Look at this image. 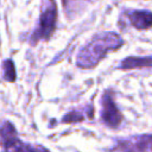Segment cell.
<instances>
[{"instance_id": "cell-1", "label": "cell", "mask_w": 152, "mask_h": 152, "mask_svg": "<svg viewBox=\"0 0 152 152\" xmlns=\"http://www.w3.org/2000/svg\"><path fill=\"white\" fill-rule=\"evenodd\" d=\"M124 44L121 37L114 32L96 34L78 53L76 64L80 68H91L96 65L109 51L119 49Z\"/></svg>"}, {"instance_id": "cell-2", "label": "cell", "mask_w": 152, "mask_h": 152, "mask_svg": "<svg viewBox=\"0 0 152 152\" xmlns=\"http://www.w3.org/2000/svg\"><path fill=\"white\" fill-rule=\"evenodd\" d=\"M0 141L5 152H49L40 145L23 142L18 137L15 128L10 122H5L0 128Z\"/></svg>"}, {"instance_id": "cell-3", "label": "cell", "mask_w": 152, "mask_h": 152, "mask_svg": "<svg viewBox=\"0 0 152 152\" xmlns=\"http://www.w3.org/2000/svg\"><path fill=\"white\" fill-rule=\"evenodd\" d=\"M57 7L55 0H43V10L39 19V26L32 34V43H37L39 39H49L56 27Z\"/></svg>"}, {"instance_id": "cell-4", "label": "cell", "mask_w": 152, "mask_h": 152, "mask_svg": "<svg viewBox=\"0 0 152 152\" xmlns=\"http://www.w3.org/2000/svg\"><path fill=\"white\" fill-rule=\"evenodd\" d=\"M102 120L109 127H118L122 120V115L109 93H106L102 99Z\"/></svg>"}, {"instance_id": "cell-5", "label": "cell", "mask_w": 152, "mask_h": 152, "mask_svg": "<svg viewBox=\"0 0 152 152\" xmlns=\"http://www.w3.org/2000/svg\"><path fill=\"white\" fill-rule=\"evenodd\" d=\"M131 24L138 30L152 27V13L148 11H134L128 14Z\"/></svg>"}, {"instance_id": "cell-6", "label": "cell", "mask_w": 152, "mask_h": 152, "mask_svg": "<svg viewBox=\"0 0 152 152\" xmlns=\"http://www.w3.org/2000/svg\"><path fill=\"white\" fill-rule=\"evenodd\" d=\"M121 69H137V68H152V56L148 57H128L120 63Z\"/></svg>"}, {"instance_id": "cell-7", "label": "cell", "mask_w": 152, "mask_h": 152, "mask_svg": "<svg viewBox=\"0 0 152 152\" xmlns=\"http://www.w3.org/2000/svg\"><path fill=\"white\" fill-rule=\"evenodd\" d=\"M4 68V78L8 82H14L15 81V68L12 62V59H6L2 64Z\"/></svg>"}, {"instance_id": "cell-8", "label": "cell", "mask_w": 152, "mask_h": 152, "mask_svg": "<svg viewBox=\"0 0 152 152\" xmlns=\"http://www.w3.org/2000/svg\"><path fill=\"white\" fill-rule=\"evenodd\" d=\"M77 113H69L66 114L64 118H63V121H66V122H74V121H80L83 119L82 115H76Z\"/></svg>"}, {"instance_id": "cell-9", "label": "cell", "mask_w": 152, "mask_h": 152, "mask_svg": "<svg viewBox=\"0 0 152 152\" xmlns=\"http://www.w3.org/2000/svg\"><path fill=\"white\" fill-rule=\"evenodd\" d=\"M146 141H147V148L152 151V135H146Z\"/></svg>"}]
</instances>
